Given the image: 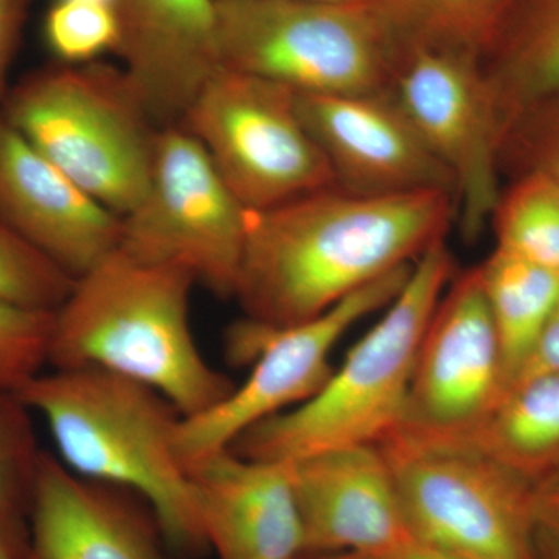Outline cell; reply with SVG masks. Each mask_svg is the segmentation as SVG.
<instances>
[{
    "label": "cell",
    "instance_id": "cell-21",
    "mask_svg": "<svg viewBox=\"0 0 559 559\" xmlns=\"http://www.w3.org/2000/svg\"><path fill=\"white\" fill-rule=\"evenodd\" d=\"M477 267L502 347L509 388L558 305L559 275L499 248Z\"/></svg>",
    "mask_w": 559,
    "mask_h": 559
},
{
    "label": "cell",
    "instance_id": "cell-17",
    "mask_svg": "<svg viewBox=\"0 0 559 559\" xmlns=\"http://www.w3.org/2000/svg\"><path fill=\"white\" fill-rule=\"evenodd\" d=\"M123 73L151 120L179 124L221 68L216 0H117Z\"/></svg>",
    "mask_w": 559,
    "mask_h": 559
},
{
    "label": "cell",
    "instance_id": "cell-33",
    "mask_svg": "<svg viewBox=\"0 0 559 559\" xmlns=\"http://www.w3.org/2000/svg\"><path fill=\"white\" fill-rule=\"evenodd\" d=\"M377 559H457L454 557H450V555L441 554V551H437L430 549V547L423 546V544L417 543V540L409 539L400 546L399 549L389 554L388 557L377 558Z\"/></svg>",
    "mask_w": 559,
    "mask_h": 559
},
{
    "label": "cell",
    "instance_id": "cell-28",
    "mask_svg": "<svg viewBox=\"0 0 559 559\" xmlns=\"http://www.w3.org/2000/svg\"><path fill=\"white\" fill-rule=\"evenodd\" d=\"M53 312L0 300V392H20L49 366Z\"/></svg>",
    "mask_w": 559,
    "mask_h": 559
},
{
    "label": "cell",
    "instance_id": "cell-3",
    "mask_svg": "<svg viewBox=\"0 0 559 559\" xmlns=\"http://www.w3.org/2000/svg\"><path fill=\"white\" fill-rule=\"evenodd\" d=\"M193 277L117 249L73 283L53 312L50 369H100L142 382L183 418L227 399L235 382L210 366L190 325Z\"/></svg>",
    "mask_w": 559,
    "mask_h": 559
},
{
    "label": "cell",
    "instance_id": "cell-36",
    "mask_svg": "<svg viewBox=\"0 0 559 559\" xmlns=\"http://www.w3.org/2000/svg\"><path fill=\"white\" fill-rule=\"evenodd\" d=\"M320 2H374V0H320Z\"/></svg>",
    "mask_w": 559,
    "mask_h": 559
},
{
    "label": "cell",
    "instance_id": "cell-25",
    "mask_svg": "<svg viewBox=\"0 0 559 559\" xmlns=\"http://www.w3.org/2000/svg\"><path fill=\"white\" fill-rule=\"evenodd\" d=\"M500 175L540 173L559 187V95L525 106L500 132Z\"/></svg>",
    "mask_w": 559,
    "mask_h": 559
},
{
    "label": "cell",
    "instance_id": "cell-22",
    "mask_svg": "<svg viewBox=\"0 0 559 559\" xmlns=\"http://www.w3.org/2000/svg\"><path fill=\"white\" fill-rule=\"evenodd\" d=\"M407 46L459 51L481 60L509 0H374Z\"/></svg>",
    "mask_w": 559,
    "mask_h": 559
},
{
    "label": "cell",
    "instance_id": "cell-10",
    "mask_svg": "<svg viewBox=\"0 0 559 559\" xmlns=\"http://www.w3.org/2000/svg\"><path fill=\"white\" fill-rule=\"evenodd\" d=\"M246 245V209L200 140L182 124L162 128L145 197L121 218L119 250L187 272L234 299Z\"/></svg>",
    "mask_w": 559,
    "mask_h": 559
},
{
    "label": "cell",
    "instance_id": "cell-30",
    "mask_svg": "<svg viewBox=\"0 0 559 559\" xmlns=\"http://www.w3.org/2000/svg\"><path fill=\"white\" fill-rule=\"evenodd\" d=\"M27 10L28 0H0V112L9 92L7 79L20 47Z\"/></svg>",
    "mask_w": 559,
    "mask_h": 559
},
{
    "label": "cell",
    "instance_id": "cell-29",
    "mask_svg": "<svg viewBox=\"0 0 559 559\" xmlns=\"http://www.w3.org/2000/svg\"><path fill=\"white\" fill-rule=\"evenodd\" d=\"M530 513L535 559H559V468L533 484Z\"/></svg>",
    "mask_w": 559,
    "mask_h": 559
},
{
    "label": "cell",
    "instance_id": "cell-32",
    "mask_svg": "<svg viewBox=\"0 0 559 559\" xmlns=\"http://www.w3.org/2000/svg\"><path fill=\"white\" fill-rule=\"evenodd\" d=\"M28 514L24 511H7L0 514V559H27Z\"/></svg>",
    "mask_w": 559,
    "mask_h": 559
},
{
    "label": "cell",
    "instance_id": "cell-27",
    "mask_svg": "<svg viewBox=\"0 0 559 559\" xmlns=\"http://www.w3.org/2000/svg\"><path fill=\"white\" fill-rule=\"evenodd\" d=\"M44 38L62 64H90L120 39L116 9L102 3L57 0L44 20Z\"/></svg>",
    "mask_w": 559,
    "mask_h": 559
},
{
    "label": "cell",
    "instance_id": "cell-1",
    "mask_svg": "<svg viewBox=\"0 0 559 559\" xmlns=\"http://www.w3.org/2000/svg\"><path fill=\"white\" fill-rule=\"evenodd\" d=\"M457 221L448 190L360 197L337 189L266 210H246L234 299L263 325H297L374 280L411 266Z\"/></svg>",
    "mask_w": 559,
    "mask_h": 559
},
{
    "label": "cell",
    "instance_id": "cell-14",
    "mask_svg": "<svg viewBox=\"0 0 559 559\" xmlns=\"http://www.w3.org/2000/svg\"><path fill=\"white\" fill-rule=\"evenodd\" d=\"M304 527V557L384 558L412 539L380 444H358L286 462Z\"/></svg>",
    "mask_w": 559,
    "mask_h": 559
},
{
    "label": "cell",
    "instance_id": "cell-15",
    "mask_svg": "<svg viewBox=\"0 0 559 559\" xmlns=\"http://www.w3.org/2000/svg\"><path fill=\"white\" fill-rule=\"evenodd\" d=\"M27 559H180L145 499L84 479L44 451L28 509Z\"/></svg>",
    "mask_w": 559,
    "mask_h": 559
},
{
    "label": "cell",
    "instance_id": "cell-2",
    "mask_svg": "<svg viewBox=\"0 0 559 559\" xmlns=\"http://www.w3.org/2000/svg\"><path fill=\"white\" fill-rule=\"evenodd\" d=\"M17 395L49 426L66 468L145 499L176 557L210 554L190 468L176 444L183 417L157 390L84 367L43 371Z\"/></svg>",
    "mask_w": 559,
    "mask_h": 559
},
{
    "label": "cell",
    "instance_id": "cell-20",
    "mask_svg": "<svg viewBox=\"0 0 559 559\" xmlns=\"http://www.w3.org/2000/svg\"><path fill=\"white\" fill-rule=\"evenodd\" d=\"M469 441L532 484L559 468V371L510 384Z\"/></svg>",
    "mask_w": 559,
    "mask_h": 559
},
{
    "label": "cell",
    "instance_id": "cell-23",
    "mask_svg": "<svg viewBox=\"0 0 559 559\" xmlns=\"http://www.w3.org/2000/svg\"><path fill=\"white\" fill-rule=\"evenodd\" d=\"M510 180L489 221L496 248L559 275V187L540 173Z\"/></svg>",
    "mask_w": 559,
    "mask_h": 559
},
{
    "label": "cell",
    "instance_id": "cell-9",
    "mask_svg": "<svg viewBox=\"0 0 559 559\" xmlns=\"http://www.w3.org/2000/svg\"><path fill=\"white\" fill-rule=\"evenodd\" d=\"M246 210L333 189V171L300 119L296 92L219 68L180 121Z\"/></svg>",
    "mask_w": 559,
    "mask_h": 559
},
{
    "label": "cell",
    "instance_id": "cell-4",
    "mask_svg": "<svg viewBox=\"0 0 559 559\" xmlns=\"http://www.w3.org/2000/svg\"><path fill=\"white\" fill-rule=\"evenodd\" d=\"M454 275L447 241L437 242L415 261L399 296L325 385L300 406L246 430L229 450L246 459L294 462L380 443L403 419L419 344Z\"/></svg>",
    "mask_w": 559,
    "mask_h": 559
},
{
    "label": "cell",
    "instance_id": "cell-35",
    "mask_svg": "<svg viewBox=\"0 0 559 559\" xmlns=\"http://www.w3.org/2000/svg\"><path fill=\"white\" fill-rule=\"evenodd\" d=\"M76 2L102 3V5H109L116 9L117 0H76Z\"/></svg>",
    "mask_w": 559,
    "mask_h": 559
},
{
    "label": "cell",
    "instance_id": "cell-5",
    "mask_svg": "<svg viewBox=\"0 0 559 559\" xmlns=\"http://www.w3.org/2000/svg\"><path fill=\"white\" fill-rule=\"evenodd\" d=\"M0 114L120 218L145 197L162 128L123 70L98 62L36 70L7 92Z\"/></svg>",
    "mask_w": 559,
    "mask_h": 559
},
{
    "label": "cell",
    "instance_id": "cell-16",
    "mask_svg": "<svg viewBox=\"0 0 559 559\" xmlns=\"http://www.w3.org/2000/svg\"><path fill=\"white\" fill-rule=\"evenodd\" d=\"M0 216L73 280L120 246V216L40 156L2 114Z\"/></svg>",
    "mask_w": 559,
    "mask_h": 559
},
{
    "label": "cell",
    "instance_id": "cell-31",
    "mask_svg": "<svg viewBox=\"0 0 559 559\" xmlns=\"http://www.w3.org/2000/svg\"><path fill=\"white\" fill-rule=\"evenodd\" d=\"M550 371H559V301L547 320L539 340L536 341L535 347L530 352L528 358L522 364L510 384L533 374L550 373Z\"/></svg>",
    "mask_w": 559,
    "mask_h": 559
},
{
    "label": "cell",
    "instance_id": "cell-26",
    "mask_svg": "<svg viewBox=\"0 0 559 559\" xmlns=\"http://www.w3.org/2000/svg\"><path fill=\"white\" fill-rule=\"evenodd\" d=\"M32 414L17 393L0 392V514L31 509L44 454Z\"/></svg>",
    "mask_w": 559,
    "mask_h": 559
},
{
    "label": "cell",
    "instance_id": "cell-19",
    "mask_svg": "<svg viewBox=\"0 0 559 559\" xmlns=\"http://www.w3.org/2000/svg\"><path fill=\"white\" fill-rule=\"evenodd\" d=\"M480 66L500 128L525 106L559 95V0H509Z\"/></svg>",
    "mask_w": 559,
    "mask_h": 559
},
{
    "label": "cell",
    "instance_id": "cell-12",
    "mask_svg": "<svg viewBox=\"0 0 559 559\" xmlns=\"http://www.w3.org/2000/svg\"><path fill=\"white\" fill-rule=\"evenodd\" d=\"M506 389L502 347L474 266L454 275L429 320L403 419L393 432L469 441Z\"/></svg>",
    "mask_w": 559,
    "mask_h": 559
},
{
    "label": "cell",
    "instance_id": "cell-8",
    "mask_svg": "<svg viewBox=\"0 0 559 559\" xmlns=\"http://www.w3.org/2000/svg\"><path fill=\"white\" fill-rule=\"evenodd\" d=\"M412 266L374 280L319 318L297 325H263L248 318L230 326L231 362L250 364L249 378L210 409L182 418L176 444L186 465L229 450L246 430L312 399L333 373L331 352L349 329L399 296Z\"/></svg>",
    "mask_w": 559,
    "mask_h": 559
},
{
    "label": "cell",
    "instance_id": "cell-34",
    "mask_svg": "<svg viewBox=\"0 0 559 559\" xmlns=\"http://www.w3.org/2000/svg\"><path fill=\"white\" fill-rule=\"evenodd\" d=\"M300 559H377L366 557L358 554H334V555H316V557H301Z\"/></svg>",
    "mask_w": 559,
    "mask_h": 559
},
{
    "label": "cell",
    "instance_id": "cell-7",
    "mask_svg": "<svg viewBox=\"0 0 559 559\" xmlns=\"http://www.w3.org/2000/svg\"><path fill=\"white\" fill-rule=\"evenodd\" d=\"M411 538L457 559H535L532 481L471 441H380Z\"/></svg>",
    "mask_w": 559,
    "mask_h": 559
},
{
    "label": "cell",
    "instance_id": "cell-13",
    "mask_svg": "<svg viewBox=\"0 0 559 559\" xmlns=\"http://www.w3.org/2000/svg\"><path fill=\"white\" fill-rule=\"evenodd\" d=\"M296 105L329 160L337 189L360 197L423 190L455 194L451 173L392 95L296 94Z\"/></svg>",
    "mask_w": 559,
    "mask_h": 559
},
{
    "label": "cell",
    "instance_id": "cell-18",
    "mask_svg": "<svg viewBox=\"0 0 559 559\" xmlns=\"http://www.w3.org/2000/svg\"><path fill=\"white\" fill-rule=\"evenodd\" d=\"M209 550L216 559H300L304 527L289 465L223 450L190 466Z\"/></svg>",
    "mask_w": 559,
    "mask_h": 559
},
{
    "label": "cell",
    "instance_id": "cell-24",
    "mask_svg": "<svg viewBox=\"0 0 559 559\" xmlns=\"http://www.w3.org/2000/svg\"><path fill=\"white\" fill-rule=\"evenodd\" d=\"M73 283L0 216V300L55 311L68 299Z\"/></svg>",
    "mask_w": 559,
    "mask_h": 559
},
{
    "label": "cell",
    "instance_id": "cell-6",
    "mask_svg": "<svg viewBox=\"0 0 559 559\" xmlns=\"http://www.w3.org/2000/svg\"><path fill=\"white\" fill-rule=\"evenodd\" d=\"M221 68L296 94H389L407 44L374 2L216 0Z\"/></svg>",
    "mask_w": 559,
    "mask_h": 559
},
{
    "label": "cell",
    "instance_id": "cell-11",
    "mask_svg": "<svg viewBox=\"0 0 559 559\" xmlns=\"http://www.w3.org/2000/svg\"><path fill=\"white\" fill-rule=\"evenodd\" d=\"M390 95L451 173L457 223L476 241L500 197V119L480 61L459 51L407 46Z\"/></svg>",
    "mask_w": 559,
    "mask_h": 559
}]
</instances>
